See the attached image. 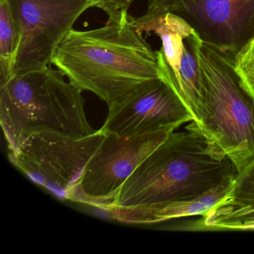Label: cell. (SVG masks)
<instances>
[{
    "instance_id": "obj_1",
    "label": "cell",
    "mask_w": 254,
    "mask_h": 254,
    "mask_svg": "<svg viewBox=\"0 0 254 254\" xmlns=\"http://www.w3.org/2000/svg\"><path fill=\"white\" fill-rule=\"evenodd\" d=\"M237 174L230 157L191 122L145 157L122 186L109 212L123 222L158 223L171 205L194 200Z\"/></svg>"
},
{
    "instance_id": "obj_2",
    "label": "cell",
    "mask_w": 254,
    "mask_h": 254,
    "mask_svg": "<svg viewBox=\"0 0 254 254\" xmlns=\"http://www.w3.org/2000/svg\"><path fill=\"white\" fill-rule=\"evenodd\" d=\"M52 65L109 108L160 78L157 51L132 26L127 11L109 16L102 27L72 29L59 44Z\"/></svg>"
},
{
    "instance_id": "obj_3",
    "label": "cell",
    "mask_w": 254,
    "mask_h": 254,
    "mask_svg": "<svg viewBox=\"0 0 254 254\" xmlns=\"http://www.w3.org/2000/svg\"><path fill=\"white\" fill-rule=\"evenodd\" d=\"M82 92L50 66L16 75L0 87V123L9 152L40 132L75 137L96 132L87 121Z\"/></svg>"
},
{
    "instance_id": "obj_4",
    "label": "cell",
    "mask_w": 254,
    "mask_h": 254,
    "mask_svg": "<svg viewBox=\"0 0 254 254\" xmlns=\"http://www.w3.org/2000/svg\"><path fill=\"white\" fill-rule=\"evenodd\" d=\"M206 84L200 131L216 143L241 172L254 158V100L240 85L231 56L190 37Z\"/></svg>"
},
{
    "instance_id": "obj_5",
    "label": "cell",
    "mask_w": 254,
    "mask_h": 254,
    "mask_svg": "<svg viewBox=\"0 0 254 254\" xmlns=\"http://www.w3.org/2000/svg\"><path fill=\"white\" fill-rule=\"evenodd\" d=\"M105 137L100 130L83 137L40 132L9 152L8 158L40 187L62 200H72L89 161Z\"/></svg>"
},
{
    "instance_id": "obj_6",
    "label": "cell",
    "mask_w": 254,
    "mask_h": 254,
    "mask_svg": "<svg viewBox=\"0 0 254 254\" xmlns=\"http://www.w3.org/2000/svg\"><path fill=\"white\" fill-rule=\"evenodd\" d=\"M9 1L20 32L13 77L52 65L59 44L78 18L89 9L102 7L100 0Z\"/></svg>"
},
{
    "instance_id": "obj_7",
    "label": "cell",
    "mask_w": 254,
    "mask_h": 254,
    "mask_svg": "<svg viewBox=\"0 0 254 254\" xmlns=\"http://www.w3.org/2000/svg\"><path fill=\"white\" fill-rule=\"evenodd\" d=\"M171 133L158 132L130 137L106 133L89 161L72 200L109 212L122 186Z\"/></svg>"
},
{
    "instance_id": "obj_8",
    "label": "cell",
    "mask_w": 254,
    "mask_h": 254,
    "mask_svg": "<svg viewBox=\"0 0 254 254\" xmlns=\"http://www.w3.org/2000/svg\"><path fill=\"white\" fill-rule=\"evenodd\" d=\"M147 14L172 13L202 41L233 57L254 35V0H148Z\"/></svg>"
},
{
    "instance_id": "obj_9",
    "label": "cell",
    "mask_w": 254,
    "mask_h": 254,
    "mask_svg": "<svg viewBox=\"0 0 254 254\" xmlns=\"http://www.w3.org/2000/svg\"><path fill=\"white\" fill-rule=\"evenodd\" d=\"M191 122L192 117L179 96L160 77L109 108L100 130L105 134L130 137L158 132L172 133Z\"/></svg>"
},
{
    "instance_id": "obj_10",
    "label": "cell",
    "mask_w": 254,
    "mask_h": 254,
    "mask_svg": "<svg viewBox=\"0 0 254 254\" xmlns=\"http://www.w3.org/2000/svg\"><path fill=\"white\" fill-rule=\"evenodd\" d=\"M129 21L139 33L154 32L161 40V50L167 62L166 70L172 82H178L185 40L194 31L185 20L172 13L149 14L141 17L128 14Z\"/></svg>"
},
{
    "instance_id": "obj_11",
    "label": "cell",
    "mask_w": 254,
    "mask_h": 254,
    "mask_svg": "<svg viewBox=\"0 0 254 254\" xmlns=\"http://www.w3.org/2000/svg\"><path fill=\"white\" fill-rule=\"evenodd\" d=\"M190 37L185 40L178 82H172L168 75L167 62L162 50H158L157 53L160 77L164 78L173 88L191 114L193 122L198 126L201 123L204 112L206 84Z\"/></svg>"
},
{
    "instance_id": "obj_12",
    "label": "cell",
    "mask_w": 254,
    "mask_h": 254,
    "mask_svg": "<svg viewBox=\"0 0 254 254\" xmlns=\"http://www.w3.org/2000/svg\"><path fill=\"white\" fill-rule=\"evenodd\" d=\"M225 197L202 215L200 225L212 230H254V206Z\"/></svg>"
},
{
    "instance_id": "obj_13",
    "label": "cell",
    "mask_w": 254,
    "mask_h": 254,
    "mask_svg": "<svg viewBox=\"0 0 254 254\" xmlns=\"http://www.w3.org/2000/svg\"><path fill=\"white\" fill-rule=\"evenodd\" d=\"M20 32L9 0H0V87L13 77Z\"/></svg>"
},
{
    "instance_id": "obj_14",
    "label": "cell",
    "mask_w": 254,
    "mask_h": 254,
    "mask_svg": "<svg viewBox=\"0 0 254 254\" xmlns=\"http://www.w3.org/2000/svg\"><path fill=\"white\" fill-rule=\"evenodd\" d=\"M232 62L240 85L254 100V35L233 55Z\"/></svg>"
},
{
    "instance_id": "obj_15",
    "label": "cell",
    "mask_w": 254,
    "mask_h": 254,
    "mask_svg": "<svg viewBox=\"0 0 254 254\" xmlns=\"http://www.w3.org/2000/svg\"><path fill=\"white\" fill-rule=\"evenodd\" d=\"M225 198L254 206V158L238 172L231 190Z\"/></svg>"
},
{
    "instance_id": "obj_16",
    "label": "cell",
    "mask_w": 254,
    "mask_h": 254,
    "mask_svg": "<svg viewBox=\"0 0 254 254\" xmlns=\"http://www.w3.org/2000/svg\"><path fill=\"white\" fill-rule=\"evenodd\" d=\"M102 2L101 9L105 11L108 17L117 13L128 11L130 5L135 0H100Z\"/></svg>"
}]
</instances>
